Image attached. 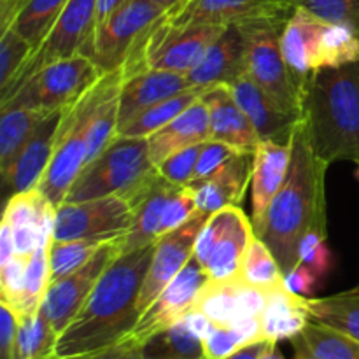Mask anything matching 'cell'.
Here are the masks:
<instances>
[{
    "label": "cell",
    "mask_w": 359,
    "mask_h": 359,
    "mask_svg": "<svg viewBox=\"0 0 359 359\" xmlns=\"http://www.w3.org/2000/svg\"><path fill=\"white\" fill-rule=\"evenodd\" d=\"M272 346V342H266V340H262V342H255L251 346L244 347V349L237 351L235 354H231L230 358L226 359H262L265 351Z\"/></svg>",
    "instance_id": "cell-51"
},
{
    "label": "cell",
    "mask_w": 359,
    "mask_h": 359,
    "mask_svg": "<svg viewBox=\"0 0 359 359\" xmlns=\"http://www.w3.org/2000/svg\"><path fill=\"white\" fill-rule=\"evenodd\" d=\"M203 91H184V93L174 95V97L167 98L163 102H158V104L151 105V107L144 109V111L137 112L133 118H130L128 121L123 123L118 128V137H128V139H147L153 133H156L158 130H161L163 126H167L168 123L174 121L179 114L186 111L188 107H191L200 97H202Z\"/></svg>",
    "instance_id": "cell-33"
},
{
    "label": "cell",
    "mask_w": 359,
    "mask_h": 359,
    "mask_svg": "<svg viewBox=\"0 0 359 359\" xmlns=\"http://www.w3.org/2000/svg\"><path fill=\"white\" fill-rule=\"evenodd\" d=\"M177 189V186L170 184L160 175L156 184L133 203V223L128 233L121 238V255L146 248L158 241L165 207Z\"/></svg>",
    "instance_id": "cell-29"
},
{
    "label": "cell",
    "mask_w": 359,
    "mask_h": 359,
    "mask_svg": "<svg viewBox=\"0 0 359 359\" xmlns=\"http://www.w3.org/2000/svg\"><path fill=\"white\" fill-rule=\"evenodd\" d=\"M198 205H196V198L193 189L189 188H179L177 191L172 195L170 202L167 203L163 212V219L160 224V233L158 238H161L163 235L170 233V231L177 230L182 224L188 223L195 214H198Z\"/></svg>",
    "instance_id": "cell-45"
},
{
    "label": "cell",
    "mask_w": 359,
    "mask_h": 359,
    "mask_svg": "<svg viewBox=\"0 0 359 359\" xmlns=\"http://www.w3.org/2000/svg\"><path fill=\"white\" fill-rule=\"evenodd\" d=\"M53 238V237H51ZM51 238L46 241L27 263L20 302L14 311L18 316H34L41 311L46 291L51 284V265H49V245Z\"/></svg>",
    "instance_id": "cell-38"
},
{
    "label": "cell",
    "mask_w": 359,
    "mask_h": 359,
    "mask_svg": "<svg viewBox=\"0 0 359 359\" xmlns=\"http://www.w3.org/2000/svg\"><path fill=\"white\" fill-rule=\"evenodd\" d=\"M302 125L325 163L359 165V60L302 81Z\"/></svg>",
    "instance_id": "cell-3"
},
{
    "label": "cell",
    "mask_w": 359,
    "mask_h": 359,
    "mask_svg": "<svg viewBox=\"0 0 359 359\" xmlns=\"http://www.w3.org/2000/svg\"><path fill=\"white\" fill-rule=\"evenodd\" d=\"M207 279H209L207 273L203 272L200 263L193 256L188 265L181 270V273L142 312L135 328L126 339L140 346L156 333L182 321L195 309L196 297Z\"/></svg>",
    "instance_id": "cell-15"
},
{
    "label": "cell",
    "mask_w": 359,
    "mask_h": 359,
    "mask_svg": "<svg viewBox=\"0 0 359 359\" xmlns=\"http://www.w3.org/2000/svg\"><path fill=\"white\" fill-rule=\"evenodd\" d=\"M200 98L209 111L210 140L226 144L238 153H255L262 139L230 86L209 88Z\"/></svg>",
    "instance_id": "cell-22"
},
{
    "label": "cell",
    "mask_w": 359,
    "mask_h": 359,
    "mask_svg": "<svg viewBox=\"0 0 359 359\" xmlns=\"http://www.w3.org/2000/svg\"><path fill=\"white\" fill-rule=\"evenodd\" d=\"M262 340L265 339H263L259 318L248 319L233 326L214 325L203 339V353L205 359H226L237 351Z\"/></svg>",
    "instance_id": "cell-37"
},
{
    "label": "cell",
    "mask_w": 359,
    "mask_h": 359,
    "mask_svg": "<svg viewBox=\"0 0 359 359\" xmlns=\"http://www.w3.org/2000/svg\"><path fill=\"white\" fill-rule=\"evenodd\" d=\"M210 140L209 111L202 98L156 133L147 137V151L154 167L172 154Z\"/></svg>",
    "instance_id": "cell-27"
},
{
    "label": "cell",
    "mask_w": 359,
    "mask_h": 359,
    "mask_svg": "<svg viewBox=\"0 0 359 359\" xmlns=\"http://www.w3.org/2000/svg\"><path fill=\"white\" fill-rule=\"evenodd\" d=\"M32 53L34 48L30 42L25 41L13 27L0 32V93L9 88Z\"/></svg>",
    "instance_id": "cell-41"
},
{
    "label": "cell",
    "mask_w": 359,
    "mask_h": 359,
    "mask_svg": "<svg viewBox=\"0 0 359 359\" xmlns=\"http://www.w3.org/2000/svg\"><path fill=\"white\" fill-rule=\"evenodd\" d=\"M20 316L7 304L0 302V359H14L16 354Z\"/></svg>",
    "instance_id": "cell-48"
},
{
    "label": "cell",
    "mask_w": 359,
    "mask_h": 359,
    "mask_svg": "<svg viewBox=\"0 0 359 359\" xmlns=\"http://www.w3.org/2000/svg\"><path fill=\"white\" fill-rule=\"evenodd\" d=\"M196 90L186 74L147 69L123 77L119 88V126L151 105L174 95ZM200 91V90H196Z\"/></svg>",
    "instance_id": "cell-24"
},
{
    "label": "cell",
    "mask_w": 359,
    "mask_h": 359,
    "mask_svg": "<svg viewBox=\"0 0 359 359\" xmlns=\"http://www.w3.org/2000/svg\"><path fill=\"white\" fill-rule=\"evenodd\" d=\"M51 359H142V354H140L139 344L125 339L121 340V342L114 344V346L104 347V349H98V351H91V353L76 354V356H67V358H51Z\"/></svg>",
    "instance_id": "cell-50"
},
{
    "label": "cell",
    "mask_w": 359,
    "mask_h": 359,
    "mask_svg": "<svg viewBox=\"0 0 359 359\" xmlns=\"http://www.w3.org/2000/svg\"><path fill=\"white\" fill-rule=\"evenodd\" d=\"M311 321L325 325L359 342V286L325 298H307Z\"/></svg>",
    "instance_id": "cell-32"
},
{
    "label": "cell",
    "mask_w": 359,
    "mask_h": 359,
    "mask_svg": "<svg viewBox=\"0 0 359 359\" xmlns=\"http://www.w3.org/2000/svg\"><path fill=\"white\" fill-rule=\"evenodd\" d=\"M269 293L252 287L238 277L228 280L207 279L195 302V311L202 312L212 325L233 326L248 319L259 318Z\"/></svg>",
    "instance_id": "cell-17"
},
{
    "label": "cell",
    "mask_w": 359,
    "mask_h": 359,
    "mask_svg": "<svg viewBox=\"0 0 359 359\" xmlns=\"http://www.w3.org/2000/svg\"><path fill=\"white\" fill-rule=\"evenodd\" d=\"M0 174L4 177L42 119L51 112L35 109H7L0 111Z\"/></svg>",
    "instance_id": "cell-31"
},
{
    "label": "cell",
    "mask_w": 359,
    "mask_h": 359,
    "mask_svg": "<svg viewBox=\"0 0 359 359\" xmlns=\"http://www.w3.org/2000/svg\"><path fill=\"white\" fill-rule=\"evenodd\" d=\"M58 335L41 311L34 316H20L14 359H51Z\"/></svg>",
    "instance_id": "cell-39"
},
{
    "label": "cell",
    "mask_w": 359,
    "mask_h": 359,
    "mask_svg": "<svg viewBox=\"0 0 359 359\" xmlns=\"http://www.w3.org/2000/svg\"><path fill=\"white\" fill-rule=\"evenodd\" d=\"M203 144L186 147V149L179 151V153L172 154L167 160L161 161L156 167L161 177L170 182V184L177 186V188H188V186H191Z\"/></svg>",
    "instance_id": "cell-43"
},
{
    "label": "cell",
    "mask_w": 359,
    "mask_h": 359,
    "mask_svg": "<svg viewBox=\"0 0 359 359\" xmlns=\"http://www.w3.org/2000/svg\"><path fill=\"white\" fill-rule=\"evenodd\" d=\"M291 342L294 359H359L358 340L314 321Z\"/></svg>",
    "instance_id": "cell-30"
},
{
    "label": "cell",
    "mask_w": 359,
    "mask_h": 359,
    "mask_svg": "<svg viewBox=\"0 0 359 359\" xmlns=\"http://www.w3.org/2000/svg\"><path fill=\"white\" fill-rule=\"evenodd\" d=\"M325 163L311 147L302 121L291 135L286 181L273 198L258 235L279 262L284 276L300 263V244L309 233H326Z\"/></svg>",
    "instance_id": "cell-2"
},
{
    "label": "cell",
    "mask_w": 359,
    "mask_h": 359,
    "mask_svg": "<svg viewBox=\"0 0 359 359\" xmlns=\"http://www.w3.org/2000/svg\"><path fill=\"white\" fill-rule=\"evenodd\" d=\"M223 30L224 27L219 25L177 27L168 23L167 16H163L144 35L121 67L123 77L147 69L188 74Z\"/></svg>",
    "instance_id": "cell-6"
},
{
    "label": "cell",
    "mask_w": 359,
    "mask_h": 359,
    "mask_svg": "<svg viewBox=\"0 0 359 359\" xmlns=\"http://www.w3.org/2000/svg\"><path fill=\"white\" fill-rule=\"evenodd\" d=\"M242 74H245L244 34L237 25H228L186 76L196 90L205 91L231 86Z\"/></svg>",
    "instance_id": "cell-20"
},
{
    "label": "cell",
    "mask_w": 359,
    "mask_h": 359,
    "mask_svg": "<svg viewBox=\"0 0 359 359\" xmlns=\"http://www.w3.org/2000/svg\"><path fill=\"white\" fill-rule=\"evenodd\" d=\"M23 0H0V32L11 27L18 7Z\"/></svg>",
    "instance_id": "cell-52"
},
{
    "label": "cell",
    "mask_w": 359,
    "mask_h": 359,
    "mask_svg": "<svg viewBox=\"0 0 359 359\" xmlns=\"http://www.w3.org/2000/svg\"><path fill=\"white\" fill-rule=\"evenodd\" d=\"M297 9L294 0H188L167 14L168 23L177 25H251L262 21L286 23Z\"/></svg>",
    "instance_id": "cell-14"
},
{
    "label": "cell",
    "mask_w": 359,
    "mask_h": 359,
    "mask_svg": "<svg viewBox=\"0 0 359 359\" xmlns=\"http://www.w3.org/2000/svg\"><path fill=\"white\" fill-rule=\"evenodd\" d=\"M27 256L16 255L13 259L0 265V302L16 309L23 290L25 270L28 263Z\"/></svg>",
    "instance_id": "cell-46"
},
{
    "label": "cell",
    "mask_w": 359,
    "mask_h": 359,
    "mask_svg": "<svg viewBox=\"0 0 359 359\" xmlns=\"http://www.w3.org/2000/svg\"><path fill=\"white\" fill-rule=\"evenodd\" d=\"M235 100L255 125L262 140L290 142L300 118L284 111L248 74H242L230 86Z\"/></svg>",
    "instance_id": "cell-23"
},
{
    "label": "cell",
    "mask_w": 359,
    "mask_h": 359,
    "mask_svg": "<svg viewBox=\"0 0 359 359\" xmlns=\"http://www.w3.org/2000/svg\"><path fill=\"white\" fill-rule=\"evenodd\" d=\"M238 279L244 280L249 286L265 291V293L284 287L283 269L269 245L259 237H255V241L249 245L248 252L242 259Z\"/></svg>",
    "instance_id": "cell-36"
},
{
    "label": "cell",
    "mask_w": 359,
    "mask_h": 359,
    "mask_svg": "<svg viewBox=\"0 0 359 359\" xmlns=\"http://www.w3.org/2000/svg\"><path fill=\"white\" fill-rule=\"evenodd\" d=\"M297 7L333 25H344L359 34V0H294Z\"/></svg>",
    "instance_id": "cell-42"
},
{
    "label": "cell",
    "mask_w": 359,
    "mask_h": 359,
    "mask_svg": "<svg viewBox=\"0 0 359 359\" xmlns=\"http://www.w3.org/2000/svg\"><path fill=\"white\" fill-rule=\"evenodd\" d=\"M209 217V214L200 210L181 228L158 238L156 244H154V255L151 259L149 270H147L142 290H140V316L160 297L161 291L181 273V270L188 265L189 259L195 256L196 238H198L200 231L205 226Z\"/></svg>",
    "instance_id": "cell-16"
},
{
    "label": "cell",
    "mask_w": 359,
    "mask_h": 359,
    "mask_svg": "<svg viewBox=\"0 0 359 359\" xmlns=\"http://www.w3.org/2000/svg\"><path fill=\"white\" fill-rule=\"evenodd\" d=\"M105 242L98 241H55L49 245V265H51V283L70 276L83 269L98 252Z\"/></svg>",
    "instance_id": "cell-40"
},
{
    "label": "cell",
    "mask_w": 359,
    "mask_h": 359,
    "mask_svg": "<svg viewBox=\"0 0 359 359\" xmlns=\"http://www.w3.org/2000/svg\"><path fill=\"white\" fill-rule=\"evenodd\" d=\"M358 177H359V165H358Z\"/></svg>",
    "instance_id": "cell-56"
},
{
    "label": "cell",
    "mask_w": 359,
    "mask_h": 359,
    "mask_svg": "<svg viewBox=\"0 0 359 359\" xmlns=\"http://www.w3.org/2000/svg\"><path fill=\"white\" fill-rule=\"evenodd\" d=\"M102 76L104 72L97 63L84 55L58 60L34 74L9 98L0 102V111H62L79 100Z\"/></svg>",
    "instance_id": "cell-7"
},
{
    "label": "cell",
    "mask_w": 359,
    "mask_h": 359,
    "mask_svg": "<svg viewBox=\"0 0 359 359\" xmlns=\"http://www.w3.org/2000/svg\"><path fill=\"white\" fill-rule=\"evenodd\" d=\"M291 161L290 142H273L262 140L255 151V167H252V193H251V223L258 237L265 224L266 212L273 198L279 193L280 186L286 181Z\"/></svg>",
    "instance_id": "cell-21"
},
{
    "label": "cell",
    "mask_w": 359,
    "mask_h": 359,
    "mask_svg": "<svg viewBox=\"0 0 359 359\" xmlns=\"http://www.w3.org/2000/svg\"><path fill=\"white\" fill-rule=\"evenodd\" d=\"M62 114L63 109L51 112L42 119L34 135L21 149L20 156L16 158L11 170L2 177L4 184L9 189L11 195L28 191V189H34L39 186L42 175L48 170L53 151H55L56 132H58L60 121H62Z\"/></svg>",
    "instance_id": "cell-26"
},
{
    "label": "cell",
    "mask_w": 359,
    "mask_h": 359,
    "mask_svg": "<svg viewBox=\"0 0 359 359\" xmlns=\"http://www.w3.org/2000/svg\"><path fill=\"white\" fill-rule=\"evenodd\" d=\"M133 223V210L118 195L86 202L62 203L53 223L55 241H98L123 238Z\"/></svg>",
    "instance_id": "cell-12"
},
{
    "label": "cell",
    "mask_w": 359,
    "mask_h": 359,
    "mask_svg": "<svg viewBox=\"0 0 359 359\" xmlns=\"http://www.w3.org/2000/svg\"><path fill=\"white\" fill-rule=\"evenodd\" d=\"M300 263L314 270L323 280L335 269V256L330 249L326 233L312 231L300 244Z\"/></svg>",
    "instance_id": "cell-44"
},
{
    "label": "cell",
    "mask_w": 359,
    "mask_h": 359,
    "mask_svg": "<svg viewBox=\"0 0 359 359\" xmlns=\"http://www.w3.org/2000/svg\"><path fill=\"white\" fill-rule=\"evenodd\" d=\"M119 255H121V238L105 242L83 269L49 284L41 312L56 335H62L72 319L79 314L102 273Z\"/></svg>",
    "instance_id": "cell-13"
},
{
    "label": "cell",
    "mask_w": 359,
    "mask_h": 359,
    "mask_svg": "<svg viewBox=\"0 0 359 359\" xmlns=\"http://www.w3.org/2000/svg\"><path fill=\"white\" fill-rule=\"evenodd\" d=\"M262 359H286V358H284V354L279 351L277 344H272V346L265 351V354H263Z\"/></svg>",
    "instance_id": "cell-55"
},
{
    "label": "cell",
    "mask_w": 359,
    "mask_h": 359,
    "mask_svg": "<svg viewBox=\"0 0 359 359\" xmlns=\"http://www.w3.org/2000/svg\"><path fill=\"white\" fill-rule=\"evenodd\" d=\"M235 153H238V151H235L233 147L226 146V144L217 142V140H209V142L203 144L193 182H198V181H203V179L210 177V175H212L214 172L219 170V168L223 167V165L226 163Z\"/></svg>",
    "instance_id": "cell-47"
},
{
    "label": "cell",
    "mask_w": 359,
    "mask_h": 359,
    "mask_svg": "<svg viewBox=\"0 0 359 359\" xmlns=\"http://www.w3.org/2000/svg\"><path fill=\"white\" fill-rule=\"evenodd\" d=\"M255 153H235L223 167L203 181L193 182L198 210L214 214L224 207H241L244 193L252 179Z\"/></svg>",
    "instance_id": "cell-25"
},
{
    "label": "cell",
    "mask_w": 359,
    "mask_h": 359,
    "mask_svg": "<svg viewBox=\"0 0 359 359\" xmlns=\"http://www.w3.org/2000/svg\"><path fill=\"white\" fill-rule=\"evenodd\" d=\"M286 23L242 25L245 42V74L290 114L302 118V81L287 65L280 48Z\"/></svg>",
    "instance_id": "cell-8"
},
{
    "label": "cell",
    "mask_w": 359,
    "mask_h": 359,
    "mask_svg": "<svg viewBox=\"0 0 359 359\" xmlns=\"http://www.w3.org/2000/svg\"><path fill=\"white\" fill-rule=\"evenodd\" d=\"M121 79V69L104 74L79 100L63 109L51 161L37 186L56 209L65 202L67 193L86 165L88 135L98 107Z\"/></svg>",
    "instance_id": "cell-5"
},
{
    "label": "cell",
    "mask_w": 359,
    "mask_h": 359,
    "mask_svg": "<svg viewBox=\"0 0 359 359\" xmlns=\"http://www.w3.org/2000/svg\"><path fill=\"white\" fill-rule=\"evenodd\" d=\"M330 23L297 7L280 35V48L287 65L300 81L325 69L326 37Z\"/></svg>",
    "instance_id": "cell-19"
},
{
    "label": "cell",
    "mask_w": 359,
    "mask_h": 359,
    "mask_svg": "<svg viewBox=\"0 0 359 359\" xmlns=\"http://www.w3.org/2000/svg\"><path fill=\"white\" fill-rule=\"evenodd\" d=\"M56 207L39 188L14 193L7 200L4 219L13 231L16 255L30 258L53 237Z\"/></svg>",
    "instance_id": "cell-18"
},
{
    "label": "cell",
    "mask_w": 359,
    "mask_h": 359,
    "mask_svg": "<svg viewBox=\"0 0 359 359\" xmlns=\"http://www.w3.org/2000/svg\"><path fill=\"white\" fill-rule=\"evenodd\" d=\"M323 284V279L314 272L312 269H309L304 263H298L294 269H291L290 272L284 276V286L291 291V293L298 294L302 298H312L314 293L318 291V287Z\"/></svg>",
    "instance_id": "cell-49"
},
{
    "label": "cell",
    "mask_w": 359,
    "mask_h": 359,
    "mask_svg": "<svg viewBox=\"0 0 359 359\" xmlns=\"http://www.w3.org/2000/svg\"><path fill=\"white\" fill-rule=\"evenodd\" d=\"M97 2L98 0H69L44 41L39 44L37 49H34L9 88L0 93V102L9 98L25 81L30 79L49 63L77 55H84L93 60Z\"/></svg>",
    "instance_id": "cell-9"
},
{
    "label": "cell",
    "mask_w": 359,
    "mask_h": 359,
    "mask_svg": "<svg viewBox=\"0 0 359 359\" xmlns=\"http://www.w3.org/2000/svg\"><path fill=\"white\" fill-rule=\"evenodd\" d=\"M160 179L147 151V139L118 137L86 165L69 189L63 203L86 202L118 195L130 207L142 198Z\"/></svg>",
    "instance_id": "cell-4"
},
{
    "label": "cell",
    "mask_w": 359,
    "mask_h": 359,
    "mask_svg": "<svg viewBox=\"0 0 359 359\" xmlns=\"http://www.w3.org/2000/svg\"><path fill=\"white\" fill-rule=\"evenodd\" d=\"M255 237V228L244 210L235 205L224 207L210 214L200 231L195 258L209 279H235Z\"/></svg>",
    "instance_id": "cell-10"
},
{
    "label": "cell",
    "mask_w": 359,
    "mask_h": 359,
    "mask_svg": "<svg viewBox=\"0 0 359 359\" xmlns=\"http://www.w3.org/2000/svg\"><path fill=\"white\" fill-rule=\"evenodd\" d=\"M151 2L158 4L161 9L167 11V14H170V13H174L175 9H179L181 6H184L188 0H151Z\"/></svg>",
    "instance_id": "cell-54"
},
{
    "label": "cell",
    "mask_w": 359,
    "mask_h": 359,
    "mask_svg": "<svg viewBox=\"0 0 359 359\" xmlns=\"http://www.w3.org/2000/svg\"><path fill=\"white\" fill-rule=\"evenodd\" d=\"M69 0H23L11 27L37 49Z\"/></svg>",
    "instance_id": "cell-35"
},
{
    "label": "cell",
    "mask_w": 359,
    "mask_h": 359,
    "mask_svg": "<svg viewBox=\"0 0 359 359\" xmlns=\"http://www.w3.org/2000/svg\"><path fill=\"white\" fill-rule=\"evenodd\" d=\"M126 0H98L97 2V28Z\"/></svg>",
    "instance_id": "cell-53"
},
{
    "label": "cell",
    "mask_w": 359,
    "mask_h": 359,
    "mask_svg": "<svg viewBox=\"0 0 359 359\" xmlns=\"http://www.w3.org/2000/svg\"><path fill=\"white\" fill-rule=\"evenodd\" d=\"M307 298L291 293L286 286L270 291L266 305L259 316L263 339L279 346L284 340H293L311 323Z\"/></svg>",
    "instance_id": "cell-28"
},
{
    "label": "cell",
    "mask_w": 359,
    "mask_h": 359,
    "mask_svg": "<svg viewBox=\"0 0 359 359\" xmlns=\"http://www.w3.org/2000/svg\"><path fill=\"white\" fill-rule=\"evenodd\" d=\"M154 244L123 252L105 269L79 314L56 340L53 358L104 349L132 333L140 318V290L153 259Z\"/></svg>",
    "instance_id": "cell-1"
},
{
    "label": "cell",
    "mask_w": 359,
    "mask_h": 359,
    "mask_svg": "<svg viewBox=\"0 0 359 359\" xmlns=\"http://www.w3.org/2000/svg\"><path fill=\"white\" fill-rule=\"evenodd\" d=\"M140 354L142 359H205L203 339L186 319L140 344Z\"/></svg>",
    "instance_id": "cell-34"
},
{
    "label": "cell",
    "mask_w": 359,
    "mask_h": 359,
    "mask_svg": "<svg viewBox=\"0 0 359 359\" xmlns=\"http://www.w3.org/2000/svg\"><path fill=\"white\" fill-rule=\"evenodd\" d=\"M167 11L151 0H126L95 34L93 62L104 74L119 70L139 46L144 35L158 23Z\"/></svg>",
    "instance_id": "cell-11"
}]
</instances>
